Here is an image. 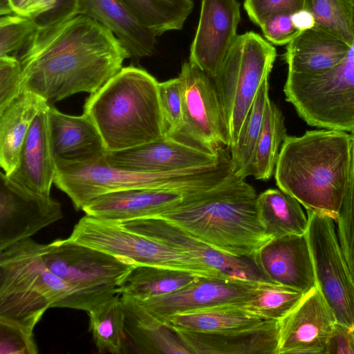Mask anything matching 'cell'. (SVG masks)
Masks as SVG:
<instances>
[{
    "instance_id": "cell-1",
    "label": "cell",
    "mask_w": 354,
    "mask_h": 354,
    "mask_svg": "<svg viewBox=\"0 0 354 354\" xmlns=\"http://www.w3.org/2000/svg\"><path fill=\"white\" fill-rule=\"evenodd\" d=\"M25 47L21 88L47 102L97 92L130 58L109 29L83 15L37 30Z\"/></svg>"
},
{
    "instance_id": "cell-2",
    "label": "cell",
    "mask_w": 354,
    "mask_h": 354,
    "mask_svg": "<svg viewBox=\"0 0 354 354\" xmlns=\"http://www.w3.org/2000/svg\"><path fill=\"white\" fill-rule=\"evenodd\" d=\"M352 154V136L345 131L286 136L275 167L276 184L306 210L335 221L350 180Z\"/></svg>"
},
{
    "instance_id": "cell-3",
    "label": "cell",
    "mask_w": 354,
    "mask_h": 354,
    "mask_svg": "<svg viewBox=\"0 0 354 354\" xmlns=\"http://www.w3.org/2000/svg\"><path fill=\"white\" fill-rule=\"evenodd\" d=\"M254 188L232 174L208 190L187 195L159 217L218 251L252 257L271 238L257 212Z\"/></svg>"
},
{
    "instance_id": "cell-4",
    "label": "cell",
    "mask_w": 354,
    "mask_h": 354,
    "mask_svg": "<svg viewBox=\"0 0 354 354\" xmlns=\"http://www.w3.org/2000/svg\"><path fill=\"white\" fill-rule=\"evenodd\" d=\"M158 85L147 71L130 65L90 94L84 113L97 129L107 151L165 138Z\"/></svg>"
},
{
    "instance_id": "cell-5",
    "label": "cell",
    "mask_w": 354,
    "mask_h": 354,
    "mask_svg": "<svg viewBox=\"0 0 354 354\" xmlns=\"http://www.w3.org/2000/svg\"><path fill=\"white\" fill-rule=\"evenodd\" d=\"M105 156L86 161L55 160L54 184L67 194L77 210L101 196L130 189H162L193 194L218 185L231 173L230 162L224 157L203 167L147 173L112 166Z\"/></svg>"
},
{
    "instance_id": "cell-6",
    "label": "cell",
    "mask_w": 354,
    "mask_h": 354,
    "mask_svg": "<svg viewBox=\"0 0 354 354\" xmlns=\"http://www.w3.org/2000/svg\"><path fill=\"white\" fill-rule=\"evenodd\" d=\"M31 238L0 251V317L34 330L49 308H68L73 290L43 259Z\"/></svg>"
},
{
    "instance_id": "cell-7",
    "label": "cell",
    "mask_w": 354,
    "mask_h": 354,
    "mask_svg": "<svg viewBox=\"0 0 354 354\" xmlns=\"http://www.w3.org/2000/svg\"><path fill=\"white\" fill-rule=\"evenodd\" d=\"M49 270L73 290L69 308L88 312L116 294L136 265L127 259L66 239L44 245Z\"/></svg>"
},
{
    "instance_id": "cell-8",
    "label": "cell",
    "mask_w": 354,
    "mask_h": 354,
    "mask_svg": "<svg viewBox=\"0 0 354 354\" xmlns=\"http://www.w3.org/2000/svg\"><path fill=\"white\" fill-rule=\"evenodd\" d=\"M283 91L286 100L308 125L352 131L354 129V37L346 56L338 65L316 75L288 74Z\"/></svg>"
},
{
    "instance_id": "cell-9",
    "label": "cell",
    "mask_w": 354,
    "mask_h": 354,
    "mask_svg": "<svg viewBox=\"0 0 354 354\" xmlns=\"http://www.w3.org/2000/svg\"><path fill=\"white\" fill-rule=\"evenodd\" d=\"M277 56L275 48L260 35H237L214 81L225 118L230 147L237 142L257 92L269 77Z\"/></svg>"
},
{
    "instance_id": "cell-10",
    "label": "cell",
    "mask_w": 354,
    "mask_h": 354,
    "mask_svg": "<svg viewBox=\"0 0 354 354\" xmlns=\"http://www.w3.org/2000/svg\"><path fill=\"white\" fill-rule=\"evenodd\" d=\"M68 239L124 258L136 266H159L201 277H225L182 250L128 230L118 223L86 214L75 224Z\"/></svg>"
},
{
    "instance_id": "cell-11",
    "label": "cell",
    "mask_w": 354,
    "mask_h": 354,
    "mask_svg": "<svg viewBox=\"0 0 354 354\" xmlns=\"http://www.w3.org/2000/svg\"><path fill=\"white\" fill-rule=\"evenodd\" d=\"M307 211L306 236L313 258L316 286L335 313L337 322L354 327V279L339 239L334 220Z\"/></svg>"
},
{
    "instance_id": "cell-12",
    "label": "cell",
    "mask_w": 354,
    "mask_h": 354,
    "mask_svg": "<svg viewBox=\"0 0 354 354\" xmlns=\"http://www.w3.org/2000/svg\"><path fill=\"white\" fill-rule=\"evenodd\" d=\"M178 77L182 84L183 126L175 139L217 153L230 147L223 107L214 78L189 62Z\"/></svg>"
},
{
    "instance_id": "cell-13",
    "label": "cell",
    "mask_w": 354,
    "mask_h": 354,
    "mask_svg": "<svg viewBox=\"0 0 354 354\" xmlns=\"http://www.w3.org/2000/svg\"><path fill=\"white\" fill-rule=\"evenodd\" d=\"M261 281L219 277H199L183 288L167 295L137 300L122 295L136 311L162 324L171 316L209 308L244 306L255 295Z\"/></svg>"
},
{
    "instance_id": "cell-14",
    "label": "cell",
    "mask_w": 354,
    "mask_h": 354,
    "mask_svg": "<svg viewBox=\"0 0 354 354\" xmlns=\"http://www.w3.org/2000/svg\"><path fill=\"white\" fill-rule=\"evenodd\" d=\"M63 217L61 204L0 174V251Z\"/></svg>"
},
{
    "instance_id": "cell-15",
    "label": "cell",
    "mask_w": 354,
    "mask_h": 354,
    "mask_svg": "<svg viewBox=\"0 0 354 354\" xmlns=\"http://www.w3.org/2000/svg\"><path fill=\"white\" fill-rule=\"evenodd\" d=\"M118 223L128 230L182 250L226 277L270 282L252 257L224 254L162 218H142Z\"/></svg>"
},
{
    "instance_id": "cell-16",
    "label": "cell",
    "mask_w": 354,
    "mask_h": 354,
    "mask_svg": "<svg viewBox=\"0 0 354 354\" xmlns=\"http://www.w3.org/2000/svg\"><path fill=\"white\" fill-rule=\"evenodd\" d=\"M240 20L237 0H202L189 61L214 78L237 37Z\"/></svg>"
},
{
    "instance_id": "cell-17",
    "label": "cell",
    "mask_w": 354,
    "mask_h": 354,
    "mask_svg": "<svg viewBox=\"0 0 354 354\" xmlns=\"http://www.w3.org/2000/svg\"><path fill=\"white\" fill-rule=\"evenodd\" d=\"M337 319L316 287L299 304L279 321L278 354H325Z\"/></svg>"
},
{
    "instance_id": "cell-18",
    "label": "cell",
    "mask_w": 354,
    "mask_h": 354,
    "mask_svg": "<svg viewBox=\"0 0 354 354\" xmlns=\"http://www.w3.org/2000/svg\"><path fill=\"white\" fill-rule=\"evenodd\" d=\"M252 259L271 283L292 288L304 294L316 287L306 233L271 239L254 252Z\"/></svg>"
},
{
    "instance_id": "cell-19",
    "label": "cell",
    "mask_w": 354,
    "mask_h": 354,
    "mask_svg": "<svg viewBox=\"0 0 354 354\" xmlns=\"http://www.w3.org/2000/svg\"><path fill=\"white\" fill-rule=\"evenodd\" d=\"M221 149L217 153H211L179 140L165 137L130 149L107 151L105 158L111 165L126 170L165 172L212 164L218 160Z\"/></svg>"
},
{
    "instance_id": "cell-20",
    "label": "cell",
    "mask_w": 354,
    "mask_h": 354,
    "mask_svg": "<svg viewBox=\"0 0 354 354\" xmlns=\"http://www.w3.org/2000/svg\"><path fill=\"white\" fill-rule=\"evenodd\" d=\"M187 195L162 189H130L101 196L82 210L88 216L118 223L159 217L180 204Z\"/></svg>"
},
{
    "instance_id": "cell-21",
    "label": "cell",
    "mask_w": 354,
    "mask_h": 354,
    "mask_svg": "<svg viewBox=\"0 0 354 354\" xmlns=\"http://www.w3.org/2000/svg\"><path fill=\"white\" fill-rule=\"evenodd\" d=\"M175 330L194 354H278L277 320L264 319L253 327L219 333Z\"/></svg>"
},
{
    "instance_id": "cell-22",
    "label": "cell",
    "mask_w": 354,
    "mask_h": 354,
    "mask_svg": "<svg viewBox=\"0 0 354 354\" xmlns=\"http://www.w3.org/2000/svg\"><path fill=\"white\" fill-rule=\"evenodd\" d=\"M48 106L49 104L34 119L21 147L18 163L8 176L19 185L46 196H50L56 171L49 136Z\"/></svg>"
},
{
    "instance_id": "cell-23",
    "label": "cell",
    "mask_w": 354,
    "mask_h": 354,
    "mask_svg": "<svg viewBox=\"0 0 354 354\" xmlns=\"http://www.w3.org/2000/svg\"><path fill=\"white\" fill-rule=\"evenodd\" d=\"M48 124L55 160L86 161L107 152L100 132L84 113L67 115L49 104Z\"/></svg>"
},
{
    "instance_id": "cell-24",
    "label": "cell",
    "mask_w": 354,
    "mask_h": 354,
    "mask_svg": "<svg viewBox=\"0 0 354 354\" xmlns=\"http://www.w3.org/2000/svg\"><path fill=\"white\" fill-rule=\"evenodd\" d=\"M350 46L326 30L316 26L300 32L287 44L284 59L288 74L316 75L338 65Z\"/></svg>"
},
{
    "instance_id": "cell-25",
    "label": "cell",
    "mask_w": 354,
    "mask_h": 354,
    "mask_svg": "<svg viewBox=\"0 0 354 354\" xmlns=\"http://www.w3.org/2000/svg\"><path fill=\"white\" fill-rule=\"evenodd\" d=\"M80 15L109 29L134 62L153 54L158 36L139 24L119 0H82Z\"/></svg>"
},
{
    "instance_id": "cell-26",
    "label": "cell",
    "mask_w": 354,
    "mask_h": 354,
    "mask_svg": "<svg viewBox=\"0 0 354 354\" xmlns=\"http://www.w3.org/2000/svg\"><path fill=\"white\" fill-rule=\"evenodd\" d=\"M48 105L43 97L24 89L0 111V165L6 175L15 170L34 119Z\"/></svg>"
},
{
    "instance_id": "cell-27",
    "label": "cell",
    "mask_w": 354,
    "mask_h": 354,
    "mask_svg": "<svg viewBox=\"0 0 354 354\" xmlns=\"http://www.w3.org/2000/svg\"><path fill=\"white\" fill-rule=\"evenodd\" d=\"M122 302L125 337L136 353L194 354L174 328L145 317L127 303Z\"/></svg>"
},
{
    "instance_id": "cell-28",
    "label": "cell",
    "mask_w": 354,
    "mask_h": 354,
    "mask_svg": "<svg viewBox=\"0 0 354 354\" xmlns=\"http://www.w3.org/2000/svg\"><path fill=\"white\" fill-rule=\"evenodd\" d=\"M300 205L279 188L268 189L258 195V215L266 234L271 239L306 234L308 220Z\"/></svg>"
},
{
    "instance_id": "cell-29",
    "label": "cell",
    "mask_w": 354,
    "mask_h": 354,
    "mask_svg": "<svg viewBox=\"0 0 354 354\" xmlns=\"http://www.w3.org/2000/svg\"><path fill=\"white\" fill-rule=\"evenodd\" d=\"M263 320L241 306L227 305L177 314L170 317L165 324L175 329L219 333L253 327Z\"/></svg>"
},
{
    "instance_id": "cell-30",
    "label": "cell",
    "mask_w": 354,
    "mask_h": 354,
    "mask_svg": "<svg viewBox=\"0 0 354 354\" xmlns=\"http://www.w3.org/2000/svg\"><path fill=\"white\" fill-rule=\"evenodd\" d=\"M199 277L193 273L159 266H138L127 276L116 293L145 300L176 291Z\"/></svg>"
},
{
    "instance_id": "cell-31",
    "label": "cell",
    "mask_w": 354,
    "mask_h": 354,
    "mask_svg": "<svg viewBox=\"0 0 354 354\" xmlns=\"http://www.w3.org/2000/svg\"><path fill=\"white\" fill-rule=\"evenodd\" d=\"M89 331L100 353L120 354L124 349L125 313L122 297L116 293L88 312Z\"/></svg>"
},
{
    "instance_id": "cell-32",
    "label": "cell",
    "mask_w": 354,
    "mask_h": 354,
    "mask_svg": "<svg viewBox=\"0 0 354 354\" xmlns=\"http://www.w3.org/2000/svg\"><path fill=\"white\" fill-rule=\"evenodd\" d=\"M145 28L159 36L180 30L194 7L192 0H119Z\"/></svg>"
},
{
    "instance_id": "cell-33",
    "label": "cell",
    "mask_w": 354,
    "mask_h": 354,
    "mask_svg": "<svg viewBox=\"0 0 354 354\" xmlns=\"http://www.w3.org/2000/svg\"><path fill=\"white\" fill-rule=\"evenodd\" d=\"M261 84L241 127L236 144L230 148L232 174L245 179L251 176L254 155L269 97V82Z\"/></svg>"
},
{
    "instance_id": "cell-34",
    "label": "cell",
    "mask_w": 354,
    "mask_h": 354,
    "mask_svg": "<svg viewBox=\"0 0 354 354\" xmlns=\"http://www.w3.org/2000/svg\"><path fill=\"white\" fill-rule=\"evenodd\" d=\"M286 136L283 115L268 98L254 155L251 176L261 180H268L272 176Z\"/></svg>"
},
{
    "instance_id": "cell-35",
    "label": "cell",
    "mask_w": 354,
    "mask_h": 354,
    "mask_svg": "<svg viewBox=\"0 0 354 354\" xmlns=\"http://www.w3.org/2000/svg\"><path fill=\"white\" fill-rule=\"evenodd\" d=\"M304 295L292 288L261 281L254 297L243 308L262 319L279 321L299 304Z\"/></svg>"
},
{
    "instance_id": "cell-36",
    "label": "cell",
    "mask_w": 354,
    "mask_h": 354,
    "mask_svg": "<svg viewBox=\"0 0 354 354\" xmlns=\"http://www.w3.org/2000/svg\"><path fill=\"white\" fill-rule=\"evenodd\" d=\"M354 0H306L315 26L333 33L348 46L353 41Z\"/></svg>"
},
{
    "instance_id": "cell-37",
    "label": "cell",
    "mask_w": 354,
    "mask_h": 354,
    "mask_svg": "<svg viewBox=\"0 0 354 354\" xmlns=\"http://www.w3.org/2000/svg\"><path fill=\"white\" fill-rule=\"evenodd\" d=\"M351 134L353 154L350 180L335 221L337 223L339 242L354 279V130Z\"/></svg>"
},
{
    "instance_id": "cell-38",
    "label": "cell",
    "mask_w": 354,
    "mask_h": 354,
    "mask_svg": "<svg viewBox=\"0 0 354 354\" xmlns=\"http://www.w3.org/2000/svg\"><path fill=\"white\" fill-rule=\"evenodd\" d=\"M159 99L165 136L176 138L183 126L182 84L176 77L159 83Z\"/></svg>"
},
{
    "instance_id": "cell-39",
    "label": "cell",
    "mask_w": 354,
    "mask_h": 354,
    "mask_svg": "<svg viewBox=\"0 0 354 354\" xmlns=\"http://www.w3.org/2000/svg\"><path fill=\"white\" fill-rule=\"evenodd\" d=\"M36 30L29 17L16 14L1 16L0 57L10 55L26 46Z\"/></svg>"
},
{
    "instance_id": "cell-40",
    "label": "cell",
    "mask_w": 354,
    "mask_h": 354,
    "mask_svg": "<svg viewBox=\"0 0 354 354\" xmlns=\"http://www.w3.org/2000/svg\"><path fill=\"white\" fill-rule=\"evenodd\" d=\"M82 0H34V13L30 18L37 30L64 23L80 15Z\"/></svg>"
},
{
    "instance_id": "cell-41",
    "label": "cell",
    "mask_w": 354,
    "mask_h": 354,
    "mask_svg": "<svg viewBox=\"0 0 354 354\" xmlns=\"http://www.w3.org/2000/svg\"><path fill=\"white\" fill-rule=\"evenodd\" d=\"M32 329L0 317V354H37Z\"/></svg>"
},
{
    "instance_id": "cell-42",
    "label": "cell",
    "mask_w": 354,
    "mask_h": 354,
    "mask_svg": "<svg viewBox=\"0 0 354 354\" xmlns=\"http://www.w3.org/2000/svg\"><path fill=\"white\" fill-rule=\"evenodd\" d=\"M22 67L12 55L0 57V111L7 107L22 91Z\"/></svg>"
},
{
    "instance_id": "cell-43",
    "label": "cell",
    "mask_w": 354,
    "mask_h": 354,
    "mask_svg": "<svg viewBox=\"0 0 354 354\" xmlns=\"http://www.w3.org/2000/svg\"><path fill=\"white\" fill-rule=\"evenodd\" d=\"M293 12L281 11L272 14L259 25L264 37L274 45H286L299 33L293 26L291 15Z\"/></svg>"
},
{
    "instance_id": "cell-44",
    "label": "cell",
    "mask_w": 354,
    "mask_h": 354,
    "mask_svg": "<svg viewBox=\"0 0 354 354\" xmlns=\"http://www.w3.org/2000/svg\"><path fill=\"white\" fill-rule=\"evenodd\" d=\"M306 0H245L243 6L253 23L260 25L273 13L295 12L306 8Z\"/></svg>"
},
{
    "instance_id": "cell-45",
    "label": "cell",
    "mask_w": 354,
    "mask_h": 354,
    "mask_svg": "<svg viewBox=\"0 0 354 354\" xmlns=\"http://www.w3.org/2000/svg\"><path fill=\"white\" fill-rule=\"evenodd\" d=\"M325 354H354V327L337 322L328 340Z\"/></svg>"
},
{
    "instance_id": "cell-46",
    "label": "cell",
    "mask_w": 354,
    "mask_h": 354,
    "mask_svg": "<svg viewBox=\"0 0 354 354\" xmlns=\"http://www.w3.org/2000/svg\"><path fill=\"white\" fill-rule=\"evenodd\" d=\"M291 20L294 27L300 32L311 29L315 26L313 14L306 8L292 12Z\"/></svg>"
},
{
    "instance_id": "cell-47",
    "label": "cell",
    "mask_w": 354,
    "mask_h": 354,
    "mask_svg": "<svg viewBox=\"0 0 354 354\" xmlns=\"http://www.w3.org/2000/svg\"><path fill=\"white\" fill-rule=\"evenodd\" d=\"M14 14L30 18L34 13V0H9Z\"/></svg>"
},
{
    "instance_id": "cell-48",
    "label": "cell",
    "mask_w": 354,
    "mask_h": 354,
    "mask_svg": "<svg viewBox=\"0 0 354 354\" xmlns=\"http://www.w3.org/2000/svg\"><path fill=\"white\" fill-rule=\"evenodd\" d=\"M1 16L14 14L9 0H0Z\"/></svg>"
}]
</instances>
